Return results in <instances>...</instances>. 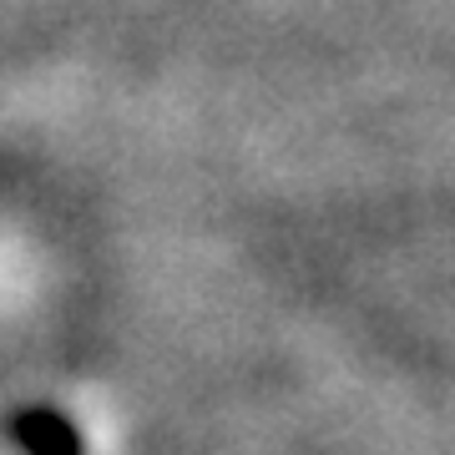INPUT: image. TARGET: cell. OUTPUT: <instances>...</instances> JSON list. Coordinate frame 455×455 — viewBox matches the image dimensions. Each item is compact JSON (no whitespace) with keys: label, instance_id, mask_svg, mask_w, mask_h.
<instances>
[{"label":"cell","instance_id":"cell-1","mask_svg":"<svg viewBox=\"0 0 455 455\" xmlns=\"http://www.w3.org/2000/svg\"><path fill=\"white\" fill-rule=\"evenodd\" d=\"M11 435L26 455H82V435L76 425L56 415V410H20L11 420Z\"/></svg>","mask_w":455,"mask_h":455}]
</instances>
